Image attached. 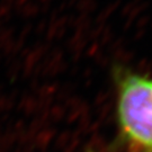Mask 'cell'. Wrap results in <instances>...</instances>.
Returning <instances> with one entry per match:
<instances>
[{
	"instance_id": "obj_1",
	"label": "cell",
	"mask_w": 152,
	"mask_h": 152,
	"mask_svg": "<svg viewBox=\"0 0 152 152\" xmlns=\"http://www.w3.org/2000/svg\"><path fill=\"white\" fill-rule=\"evenodd\" d=\"M115 118L122 141L152 152V76L127 69L115 71Z\"/></svg>"
}]
</instances>
